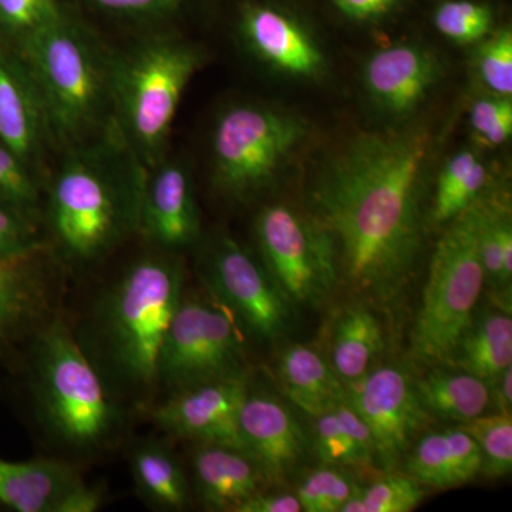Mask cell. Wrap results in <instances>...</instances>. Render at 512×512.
<instances>
[{
  "mask_svg": "<svg viewBox=\"0 0 512 512\" xmlns=\"http://www.w3.org/2000/svg\"><path fill=\"white\" fill-rule=\"evenodd\" d=\"M39 220L0 200V258L40 244Z\"/></svg>",
  "mask_w": 512,
  "mask_h": 512,
  "instance_id": "cell-39",
  "label": "cell"
},
{
  "mask_svg": "<svg viewBox=\"0 0 512 512\" xmlns=\"http://www.w3.org/2000/svg\"><path fill=\"white\" fill-rule=\"evenodd\" d=\"M384 348L382 325L363 303L343 309L333 326L332 367L346 384L365 376Z\"/></svg>",
  "mask_w": 512,
  "mask_h": 512,
  "instance_id": "cell-26",
  "label": "cell"
},
{
  "mask_svg": "<svg viewBox=\"0 0 512 512\" xmlns=\"http://www.w3.org/2000/svg\"><path fill=\"white\" fill-rule=\"evenodd\" d=\"M464 430L476 440L483 457L481 473L500 478L511 473L512 467V417L498 413L480 416L464 423Z\"/></svg>",
  "mask_w": 512,
  "mask_h": 512,
  "instance_id": "cell-32",
  "label": "cell"
},
{
  "mask_svg": "<svg viewBox=\"0 0 512 512\" xmlns=\"http://www.w3.org/2000/svg\"><path fill=\"white\" fill-rule=\"evenodd\" d=\"M184 269L171 252L137 259L100 296L83 345L107 386L143 399L158 386L165 336L184 298Z\"/></svg>",
  "mask_w": 512,
  "mask_h": 512,
  "instance_id": "cell-3",
  "label": "cell"
},
{
  "mask_svg": "<svg viewBox=\"0 0 512 512\" xmlns=\"http://www.w3.org/2000/svg\"><path fill=\"white\" fill-rule=\"evenodd\" d=\"M261 262L292 305L319 308L339 282L338 256L328 231L292 205H266L255 220Z\"/></svg>",
  "mask_w": 512,
  "mask_h": 512,
  "instance_id": "cell-9",
  "label": "cell"
},
{
  "mask_svg": "<svg viewBox=\"0 0 512 512\" xmlns=\"http://www.w3.org/2000/svg\"><path fill=\"white\" fill-rule=\"evenodd\" d=\"M131 476L138 494L160 511H183L190 504V484L180 460L160 441H143L131 451Z\"/></svg>",
  "mask_w": 512,
  "mask_h": 512,
  "instance_id": "cell-24",
  "label": "cell"
},
{
  "mask_svg": "<svg viewBox=\"0 0 512 512\" xmlns=\"http://www.w3.org/2000/svg\"><path fill=\"white\" fill-rule=\"evenodd\" d=\"M416 389L424 409L463 423L483 416L491 403L490 384L464 370H433Z\"/></svg>",
  "mask_w": 512,
  "mask_h": 512,
  "instance_id": "cell-27",
  "label": "cell"
},
{
  "mask_svg": "<svg viewBox=\"0 0 512 512\" xmlns=\"http://www.w3.org/2000/svg\"><path fill=\"white\" fill-rule=\"evenodd\" d=\"M192 476L198 498L211 511L237 512L269 485L254 458L224 444L198 443L192 454Z\"/></svg>",
  "mask_w": 512,
  "mask_h": 512,
  "instance_id": "cell-20",
  "label": "cell"
},
{
  "mask_svg": "<svg viewBox=\"0 0 512 512\" xmlns=\"http://www.w3.org/2000/svg\"><path fill=\"white\" fill-rule=\"evenodd\" d=\"M63 12L57 0H0V46L18 49Z\"/></svg>",
  "mask_w": 512,
  "mask_h": 512,
  "instance_id": "cell-31",
  "label": "cell"
},
{
  "mask_svg": "<svg viewBox=\"0 0 512 512\" xmlns=\"http://www.w3.org/2000/svg\"><path fill=\"white\" fill-rule=\"evenodd\" d=\"M35 336L32 386L43 424L70 450L106 448L119 434L121 413L103 376L62 320L50 319Z\"/></svg>",
  "mask_w": 512,
  "mask_h": 512,
  "instance_id": "cell-6",
  "label": "cell"
},
{
  "mask_svg": "<svg viewBox=\"0 0 512 512\" xmlns=\"http://www.w3.org/2000/svg\"><path fill=\"white\" fill-rule=\"evenodd\" d=\"M346 400L369 427L380 466L384 470L399 466L427 420L409 373L396 366L369 370L346 384Z\"/></svg>",
  "mask_w": 512,
  "mask_h": 512,
  "instance_id": "cell-12",
  "label": "cell"
},
{
  "mask_svg": "<svg viewBox=\"0 0 512 512\" xmlns=\"http://www.w3.org/2000/svg\"><path fill=\"white\" fill-rule=\"evenodd\" d=\"M480 254L487 281L507 286L512 278V228L507 210L484 204L480 227Z\"/></svg>",
  "mask_w": 512,
  "mask_h": 512,
  "instance_id": "cell-30",
  "label": "cell"
},
{
  "mask_svg": "<svg viewBox=\"0 0 512 512\" xmlns=\"http://www.w3.org/2000/svg\"><path fill=\"white\" fill-rule=\"evenodd\" d=\"M239 35L255 59L289 79L316 82L329 70L318 37L288 10L252 2L239 12Z\"/></svg>",
  "mask_w": 512,
  "mask_h": 512,
  "instance_id": "cell-13",
  "label": "cell"
},
{
  "mask_svg": "<svg viewBox=\"0 0 512 512\" xmlns=\"http://www.w3.org/2000/svg\"><path fill=\"white\" fill-rule=\"evenodd\" d=\"M430 143L424 128L357 134L313 181L312 217L333 239L339 281L386 311L402 302L419 261Z\"/></svg>",
  "mask_w": 512,
  "mask_h": 512,
  "instance_id": "cell-1",
  "label": "cell"
},
{
  "mask_svg": "<svg viewBox=\"0 0 512 512\" xmlns=\"http://www.w3.org/2000/svg\"><path fill=\"white\" fill-rule=\"evenodd\" d=\"M83 478L70 464L50 458H0V503L16 512H57L60 501Z\"/></svg>",
  "mask_w": 512,
  "mask_h": 512,
  "instance_id": "cell-22",
  "label": "cell"
},
{
  "mask_svg": "<svg viewBox=\"0 0 512 512\" xmlns=\"http://www.w3.org/2000/svg\"><path fill=\"white\" fill-rule=\"evenodd\" d=\"M491 400L500 413L511 414L512 406V367L505 369L494 382L490 383Z\"/></svg>",
  "mask_w": 512,
  "mask_h": 512,
  "instance_id": "cell-44",
  "label": "cell"
},
{
  "mask_svg": "<svg viewBox=\"0 0 512 512\" xmlns=\"http://www.w3.org/2000/svg\"><path fill=\"white\" fill-rule=\"evenodd\" d=\"M315 447L319 460L325 466L349 467L366 464L356 447L355 441L349 436L345 427L340 424L333 409L315 417Z\"/></svg>",
  "mask_w": 512,
  "mask_h": 512,
  "instance_id": "cell-37",
  "label": "cell"
},
{
  "mask_svg": "<svg viewBox=\"0 0 512 512\" xmlns=\"http://www.w3.org/2000/svg\"><path fill=\"white\" fill-rule=\"evenodd\" d=\"M103 498L104 494L100 488L86 484L82 480L64 495L57 512H94L103 504Z\"/></svg>",
  "mask_w": 512,
  "mask_h": 512,
  "instance_id": "cell-42",
  "label": "cell"
},
{
  "mask_svg": "<svg viewBox=\"0 0 512 512\" xmlns=\"http://www.w3.org/2000/svg\"><path fill=\"white\" fill-rule=\"evenodd\" d=\"M343 15L357 22H373L390 15L400 0H333Z\"/></svg>",
  "mask_w": 512,
  "mask_h": 512,
  "instance_id": "cell-41",
  "label": "cell"
},
{
  "mask_svg": "<svg viewBox=\"0 0 512 512\" xmlns=\"http://www.w3.org/2000/svg\"><path fill=\"white\" fill-rule=\"evenodd\" d=\"M59 288L46 245L0 258V359L49 322Z\"/></svg>",
  "mask_w": 512,
  "mask_h": 512,
  "instance_id": "cell-15",
  "label": "cell"
},
{
  "mask_svg": "<svg viewBox=\"0 0 512 512\" xmlns=\"http://www.w3.org/2000/svg\"><path fill=\"white\" fill-rule=\"evenodd\" d=\"M426 491L414 478L393 474L366 488H357L340 512H409L423 500Z\"/></svg>",
  "mask_w": 512,
  "mask_h": 512,
  "instance_id": "cell-29",
  "label": "cell"
},
{
  "mask_svg": "<svg viewBox=\"0 0 512 512\" xmlns=\"http://www.w3.org/2000/svg\"><path fill=\"white\" fill-rule=\"evenodd\" d=\"M403 461L406 476L441 490L470 483L483 468L480 447L463 427L426 434Z\"/></svg>",
  "mask_w": 512,
  "mask_h": 512,
  "instance_id": "cell-21",
  "label": "cell"
},
{
  "mask_svg": "<svg viewBox=\"0 0 512 512\" xmlns=\"http://www.w3.org/2000/svg\"><path fill=\"white\" fill-rule=\"evenodd\" d=\"M285 393L303 412L318 417L346 400V386L315 349L288 346L278 365Z\"/></svg>",
  "mask_w": 512,
  "mask_h": 512,
  "instance_id": "cell-23",
  "label": "cell"
},
{
  "mask_svg": "<svg viewBox=\"0 0 512 512\" xmlns=\"http://www.w3.org/2000/svg\"><path fill=\"white\" fill-rule=\"evenodd\" d=\"M488 181V171L474 151L461 150L444 164L436 195H434L431 221L447 224L480 198Z\"/></svg>",
  "mask_w": 512,
  "mask_h": 512,
  "instance_id": "cell-28",
  "label": "cell"
},
{
  "mask_svg": "<svg viewBox=\"0 0 512 512\" xmlns=\"http://www.w3.org/2000/svg\"><path fill=\"white\" fill-rule=\"evenodd\" d=\"M42 101L53 147L67 150L116 126L111 99L114 50L67 10L18 49Z\"/></svg>",
  "mask_w": 512,
  "mask_h": 512,
  "instance_id": "cell-4",
  "label": "cell"
},
{
  "mask_svg": "<svg viewBox=\"0 0 512 512\" xmlns=\"http://www.w3.org/2000/svg\"><path fill=\"white\" fill-rule=\"evenodd\" d=\"M42 178L0 140V200L40 221Z\"/></svg>",
  "mask_w": 512,
  "mask_h": 512,
  "instance_id": "cell-33",
  "label": "cell"
},
{
  "mask_svg": "<svg viewBox=\"0 0 512 512\" xmlns=\"http://www.w3.org/2000/svg\"><path fill=\"white\" fill-rule=\"evenodd\" d=\"M138 234L153 247L171 254L198 241L200 210L185 164L165 157L147 168Z\"/></svg>",
  "mask_w": 512,
  "mask_h": 512,
  "instance_id": "cell-16",
  "label": "cell"
},
{
  "mask_svg": "<svg viewBox=\"0 0 512 512\" xmlns=\"http://www.w3.org/2000/svg\"><path fill=\"white\" fill-rule=\"evenodd\" d=\"M146 173L116 126L62 151L47 184L46 217L64 259L89 264L138 234Z\"/></svg>",
  "mask_w": 512,
  "mask_h": 512,
  "instance_id": "cell-2",
  "label": "cell"
},
{
  "mask_svg": "<svg viewBox=\"0 0 512 512\" xmlns=\"http://www.w3.org/2000/svg\"><path fill=\"white\" fill-rule=\"evenodd\" d=\"M493 12L483 3L471 0H447L433 16L434 26L441 35L457 45H474L493 29Z\"/></svg>",
  "mask_w": 512,
  "mask_h": 512,
  "instance_id": "cell-34",
  "label": "cell"
},
{
  "mask_svg": "<svg viewBox=\"0 0 512 512\" xmlns=\"http://www.w3.org/2000/svg\"><path fill=\"white\" fill-rule=\"evenodd\" d=\"M249 392L247 376L195 384L171 393L151 410L164 433L197 443L241 448L239 413Z\"/></svg>",
  "mask_w": 512,
  "mask_h": 512,
  "instance_id": "cell-14",
  "label": "cell"
},
{
  "mask_svg": "<svg viewBox=\"0 0 512 512\" xmlns=\"http://www.w3.org/2000/svg\"><path fill=\"white\" fill-rule=\"evenodd\" d=\"M109 15L126 19H154L180 5L181 0H90Z\"/></svg>",
  "mask_w": 512,
  "mask_h": 512,
  "instance_id": "cell-40",
  "label": "cell"
},
{
  "mask_svg": "<svg viewBox=\"0 0 512 512\" xmlns=\"http://www.w3.org/2000/svg\"><path fill=\"white\" fill-rule=\"evenodd\" d=\"M309 136L308 121L292 111L232 104L212 128V183L229 200L254 201L279 183Z\"/></svg>",
  "mask_w": 512,
  "mask_h": 512,
  "instance_id": "cell-8",
  "label": "cell"
},
{
  "mask_svg": "<svg viewBox=\"0 0 512 512\" xmlns=\"http://www.w3.org/2000/svg\"><path fill=\"white\" fill-rule=\"evenodd\" d=\"M357 490L352 478L338 467L323 466L312 471L296 491L302 511L340 512Z\"/></svg>",
  "mask_w": 512,
  "mask_h": 512,
  "instance_id": "cell-36",
  "label": "cell"
},
{
  "mask_svg": "<svg viewBox=\"0 0 512 512\" xmlns=\"http://www.w3.org/2000/svg\"><path fill=\"white\" fill-rule=\"evenodd\" d=\"M468 119L485 146L498 147L507 143L512 134L511 97L490 94L474 100Z\"/></svg>",
  "mask_w": 512,
  "mask_h": 512,
  "instance_id": "cell-38",
  "label": "cell"
},
{
  "mask_svg": "<svg viewBox=\"0 0 512 512\" xmlns=\"http://www.w3.org/2000/svg\"><path fill=\"white\" fill-rule=\"evenodd\" d=\"M484 201L450 221L433 256L412 333V353L424 365L450 362L474 319L485 276L480 254Z\"/></svg>",
  "mask_w": 512,
  "mask_h": 512,
  "instance_id": "cell-7",
  "label": "cell"
},
{
  "mask_svg": "<svg viewBox=\"0 0 512 512\" xmlns=\"http://www.w3.org/2000/svg\"><path fill=\"white\" fill-rule=\"evenodd\" d=\"M0 140L40 178L53 147L42 101L18 53L0 46Z\"/></svg>",
  "mask_w": 512,
  "mask_h": 512,
  "instance_id": "cell-19",
  "label": "cell"
},
{
  "mask_svg": "<svg viewBox=\"0 0 512 512\" xmlns=\"http://www.w3.org/2000/svg\"><path fill=\"white\" fill-rule=\"evenodd\" d=\"M302 505L296 494L278 493L255 495L247 503L241 505L237 512H301Z\"/></svg>",
  "mask_w": 512,
  "mask_h": 512,
  "instance_id": "cell-43",
  "label": "cell"
},
{
  "mask_svg": "<svg viewBox=\"0 0 512 512\" xmlns=\"http://www.w3.org/2000/svg\"><path fill=\"white\" fill-rule=\"evenodd\" d=\"M450 362L464 372L490 384L512 365V319L510 312L485 311L474 318Z\"/></svg>",
  "mask_w": 512,
  "mask_h": 512,
  "instance_id": "cell-25",
  "label": "cell"
},
{
  "mask_svg": "<svg viewBox=\"0 0 512 512\" xmlns=\"http://www.w3.org/2000/svg\"><path fill=\"white\" fill-rule=\"evenodd\" d=\"M245 453L254 458L268 484L279 485L302 466L309 441L285 404L268 394L248 392L239 413Z\"/></svg>",
  "mask_w": 512,
  "mask_h": 512,
  "instance_id": "cell-18",
  "label": "cell"
},
{
  "mask_svg": "<svg viewBox=\"0 0 512 512\" xmlns=\"http://www.w3.org/2000/svg\"><path fill=\"white\" fill-rule=\"evenodd\" d=\"M476 70L481 83L495 96H512L511 29L491 32L477 43Z\"/></svg>",
  "mask_w": 512,
  "mask_h": 512,
  "instance_id": "cell-35",
  "label": "cell"
},
{
  "mask_svg": "<svg viewBox=\"0 0 512 512\" xmlns=\"http://www.w3.org/2000/svg\"><path fill=\"white\" fill-rule=\"evenodd\" d=\"M443 76V64L433 50L402 43L377 50L363 67V84L384 116L406 119L419 109Z\"/></svg>",
  "mask_w": 512,
  "mask_h": 512,
  "instance_id": "cell-17",
  "label": "cell"
},
{
  "mask_svg": "<svg viewBox=\"0 0 512 512\" xmlns=\"http://www.w3.org/2000/svg\"><path fill=\"white\" fill-rule=\"evenodd\" d=\"M208 291L224 303L255 338L272 342L288 332L292 303L264 264L235 239L218 237L201 265Z\"/></svg>",
  "mask_w": 512,
  "mask_h": 512,
  "instance_id": "cell-11",
  "label": "cell"
},
{
  "mask_svg": "<svg viewBox=\"0 0 512 512\" xmlns=\"http://www.w3.org/2000/svg\"><path fill=\"white\" fill-rule=\"evenodd\" d=\"M200 47L174 35H151L113 53V117L146 168L167 154L178 107L204 63Z\"/></svg>",
  "mask_w": 512,
  "mask_h": 512,
  "instance_id": "cell-5",
  "label": "cell"
},
{
  "mask_svg": "<svg viewBox=\"0 0 512 512\" xmlns=\"http://www.w3.org/2000/svg\"><path fill=\"white\" fill-rule=\"evenodd\" d=\"M247 353L225 309L187 298L175 312L158 365V386L171 393L195 384L247 376Z\"/></svg>",
  "mask_w": 512,
  "mask_h": 512,
  "instance_id": "cell-10",
  "label": "cell"
}]
</instances>
